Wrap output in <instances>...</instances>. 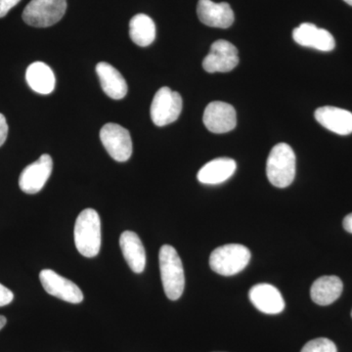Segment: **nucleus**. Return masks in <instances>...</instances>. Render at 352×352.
<instances>
[{"instance_id": "4be33fe9", "label": "nucleus", "mask_w": 352, "mask_h": 352, "mask_svg": "<svg viewBox=\"0 0 352 352\" xmlns=\"http://www.w3.org/2000/svg\"><path fill=\"white\" fill-rule=\"evenodd\" d=\"M300 352H338V349L332 340L318 338L305 344Z\"/></svg>"}, {"instance_id": "4468645a", "label": "nucleus", "mask_w": 352, "mask_h": 352, "mask_svg": "<svg viewBox=\"0 0 352 352\" xmlns=\"http://www.w3.org/2000/svg\"><path fill=\"white\" fill-rule=\"evenodd\" d=\"M250 300L254 307L265 314H279L283 311L285 302L279 289L270 284H258L250 289Z\"/></svg>"}, {"instance_id": "f3484780", "label": "nucleus", "mask_w": 352, "mask_h": 352, "mask_svg": "<svg viewBox=\"0 0 352 352\" xmlns=\"http://www.w3.org/2000/svg\"><path fill=\"white\" fill-rule=\"evenodd\" d=\"M237 164L230 157H219L206 164L197 178L203 184L217 185L226 182L235 173Z\"/></svg>"}, {"instance_id": "0eeeda50", "label": "nucleus", "mask_w": 352, "mask_h": 352, "mask_svg": "<svg viewBox=\"0 0 352 352\" xmlns=\"http://www.w3.org/2000/svg\"><path fill=\"white\" fill-rule=\"evenodd\" d=\"M102 144L115 161L124 163L132 155L131 133L118 124H106L100 131Z\"/></svg>"}, {"instance_id": "dca6fc26", "label": "nucleus", "mask_w": 352, "mask_h": 352, "mask_svg": "<svg viewBox=\"0 0 352 352\" xmlns=\"http://www.w3.org/2000/svg\"><path fill=\"white\" fill-rule=\"evenodd\" d=\"M120 247L129 268L136 274L142 273L146 266V252L138 234L124 231L120 235Z\"/></svg>"}, {"instance_id": "9b49d317", "label": "nucleus", "mask_w": 352, "mask_h": 352, "mask_svg": "<svg viewBox=\"0 0 352 352\" xmlns=\"http://www.w3.org/2000/svg\"><path fill=\"white\" fill-rule=\"evenodd\" d=\"M203 122L212 133H226L233 131L237 124L235 109L226 102H212L204 112Z\"/></svg>"}, {"instance_id": "f03ea898", "label": "nucleus", "mask_w": 352, "mask_h": 352, "mask_svg": "<svg viewBox=\"0 0 352 352\" xmlns=\"http://www.w3.org/2000/svg\"><path fill=\"white\" fill-rule=\"evenodd\" d=\"M266 175L273 186L286 188L296 176V155L291 146L279 143L272 148L266 162Z\"/></svg>"}, {"instance_id": "cd10ccee", "label": "nucleus", "mask_w": 352, "mask_h": 352, "mask_svg": "<svg viewBox=\"0 0 352 352\" xmlns=\"http://www.w3.org/2000/svg\"><path fill=\"white\" fill-rule=\"evenodd\" d=\"M344 2H346L349 6H352V0H344Z\"/></svg>"}, {"instance_id": "20e7f679", "label": "nucleus", "mask_w": 352, "mask_h": 352, "mask_svg": "<svg viewBox=\"0 0 352 352\" xmlns=\"http://www.w3.org/2000/svg\"><path fill=\"white\" fill-rule=\"evenodd\" d=\"M251 252L245 245L228 244L217 248L210 256V266L217 274L233 276L245 270L251 261Z\"/></svg>"}, {"instance_id": "393cba45", "label": "nucleus", "mask_w": 352, "mask_h": 352, "mask_svg": "<svg viewBox=\"0 0 352 352\" xmlns=\"http://www.w3.org/2000/svg\"><path fill=\"white\" fill-rule=\"evenodd\" d=\"M8 135V124H7L6 117L0 113V147L6 142Z\"/></svg>"}, {"instance_id": "aec40b11", "label": "nucleus", "mask_w": 352, "mask_h": 352, "mask_svg": "<svg viewBox=\"0 0 352 352\" xmlns=\"http://www.w3.org/2000/svg\"><path fill=\"white\" fill-rule=\"evenodd\" d=\"M25 80L34 92L43 95L50 94L56 83L52 69L43 62H34L28 67Z\"/></svg>"}, {"instance_id": "423d86ee", "label": "nucleus", "mask_w": 352, "mask_h": 352, "mask_svg": "<svg viewBox=\"0 0 352 352\" xmlns=\"http://www.w3.org/2000/svg\"><path fill=\"white\" fill-rule=\"evenodd\" d=\"M182 106V98L178 92L173 91L170 87H162L153 99L150 110L153 122L157 126L173 124L179 118Z\"/></svg>"}, {"instance_id": "b1692460", "label": "nucleus", "mask_w": 352, "mask_h": 352, "mask_svg": "<svg viewBox=\"0 0 352 352\" xmlns=\"http://www.w3.org/2000/svg\"><path fill=\"white\" fill-rule=\"evenodd\" d=\"M20 1L21 0H0V18L6 17L9 11Z\"/></svg>"}, {"instance_id": "39448f33", "label": "nucleus", "mask_w": 352, "mask_h": 352, "mask_svg": "<svg viewBox=\"0 0 352 352\" xmlns=\"http://www.w3.org/2000/svg\"><path fill=\"white\" fill-rule=\"evenodd\" d=\"M67 0H32L23 11L25 24L34 28H48L64 17Z\"/></svg>"}, {"instance_id": "2eb2a0df", "label": "nucleus", "mask_w": 352, "mask_h": 352, "mask_svg": "<svg viewBox=\"0 0 352 352\" xmlns=\"http://www.w3.org/2000/svg\"><path fill=\"white\" fill-rule=\"evenodd\" d=\"M315 119L322 126L339 135L352 133V113L344 109L325 106L315 111Z\"/></svg>"}, {"instance_id": "a878e982", "label": "nucleus", "mask_w": 352, "mask_h": 352, "mask_svg": "<svg viewBox=\"0 0 352 352\" xmlns=\"http://www.w3.org/2000/svg\"><path fill=\"white\" fill-rule=\"evenodd\" d=\"M342 224H344V228L346 229V231L352 234V214H349L344 217Z\"/></svg>"}, {"instance_id": "7ed1b4c3", "label": "nucleus", "mask_w": 352, "mask_h": 352, "mask_svg": "<svg viewBox=\"0 0 352 352\" xmlns=\"http://www.w3.org/2000/svg\"><path fill=\"white\" fill-rule=\"evenodd\" d=\"M160 270L164 293L171 300L182 298L185 287L182 261L175 248L164 245L159 254Z\"/></svg>"}, {"instance_id": "6ab92c4d", "label": "nucleus", "mask_w": 352, "mask_h": 352, "mask_svg": "<svg viewBox=\"0 0 352 352\" xmlns=\"http://www.w3.org/2000/svg\"><path fill=\"white\" fill-rule=\"evenodd\" d=\"M344 285L342 280L337 276H323L318 278L312 284L310 296L316 305H332L342 295Z\"/></svg>"}, {"instance_id": "a211bd4d", "label": "nucleus", "mask_w": 352, "mask_h": 352, "mask_svg": "<svg viewBox=\"0 0 352 352\" xmlns=\"http://www.w3.org/2000/svg\"><path fill=\"white\" fill-rule=\"evenodd\" d=\"M96 73L104 92L113 100H120L126 97L127 85L126 80L112 65L100 62L97 64Z\"/></svg>"}, {"instance_id": "c85d7f7f", "label": "nucleus", "mask_w": 352, "mask_h": 352, "mask_svg": "<svg viewBox=\"0 0 352 352\" xmlns=\"http://www.w3.org/2000/svg\"><path fill=\"white\" fill-rule=\"evenodd\" d=\"M351 317H352V310H351Z\"/></svg>"}, {"instance_id": "bb28decb", "label": "nucleus", "mask_w": 352, "mask_h": 352, "mask_svg": "<svg viewBox=\"0 0 352 352\" xmlns=\"http://www.w3.org/2000/svg\"><path fill=\"white\" fill-rule=\"evenodd\" d=\"M6 322L7 320L6 317L2 316V315H0V330H1V329L6 325Z\"/></svg>"}, {"instance_id": "f8f14e48", "label": "nucleus", "mask_w": 352, "mask_h": 352, "mask_svg": "<svg viewBox=\"0 0 352 352\" xmlns=\"http://www.w3.org/2000/svg\"><path fill=\"white\" fill-rule=\"evenodd\" d=\"M197 14L201 22L208 27L228 29L234 23L232 8L226 2L199 0Z\"/></svg>"}, {"instance_id": "f257e3e1", "label": "nucleus", "mask_w": 352, "mask_h": 352, "mask_svg": "<svg viewBox=\"0 0 352 352\" xmlns=\"http://www.w3.org/2000/svg\"><path fill=\"white\" fill-rule=\"evenodd\" d=\"M75 244L85 258H95L101 248V219L92 208L83 210L76 219Z\"/></svg>"}, {"instance_id": "412c9836", "label": "nucleus", "mask_w": 352, "mask_h": 352, "mask_svg": "<svg viewBox=\"0 0 352 352\" xmlns=\"http://www.w3.org/2000/svg\"><path fill=\"white\" fill-rule=\"evenodd\" d=\"M129 36L141 47L151 45L156 38V25L149 16L138 14L129 23Z\"/></svg>"}, {"instance_id": "1a4fd4ad", "label": "nucleus", "mask_w": 352, "mask_h": 352, "mask_svg": "<svg viewBox=\"0 0 352 352\" xmlns=\"http://www.w3.org/2000/svg\"><path fill=\"white\" fill-rule=\"evenodd\" d=\"M53 170L52 157L50 155L44 154L39 157L21 173L19 186L25 194L34 195L38 193L47 182Z\"/></svg>"}, {"instance_id": "6e6552de", "label": "nucleus", "mask_w": 352, "mask_h": 352, "mask_svg": "<svg viewBox=\"0 0 352 352\" xmlns=\"http://www.w3.org/2000/svg\"><path fill=\"white\" fill-rule=\"evenodd\" d=\"M239 64L238 50L229 41L219 39L210 46V53L203 61V68L208 73H227Z\"/></svg>"}, {"instance_id": "9d476101", "label": "nucleus", "mask_w": 352, "mask_h": 352, "mask_svg": "<svg viewBox=\"0 0 352 352\" xmlns=\"http://www.w3.org/2000/svg\"><path fill=\"white\" fill-rule=\"evenodd\" d=\"M41 285L46 293L69 303H80L83 294L80 289L71 280L67 279L55 271L44 270L39 274Z\"/></svg>"}, {"instance_id": "ddd939ff", "label": "nucleus", "mask_w": 352, "mask_h": 352, "mask_svg": "<svg viewBox=\"0 0 352 352\" xmlns=\"http://www.w3.org/2000/svg\"><path fill=\"white\" fill-rule=\"evenodd\" d=\"M294 41L305 47L329 52L336 46L335 38L332 34L324 29H319L310 23H303L300 27L296 28L293 32Z\"/></svg>"}, {"instance_id": "5701e85b", "label": "nucleus", "mask_w": 352, "mask_h": 352, "mask_svg": "<svg viewBox=\"0 0 352 352\" xmlns=\"http://www.w3.org/2000/svg\"><path fill=\"white\" fill-rule=\"evenodd\" d=\"M14 300V295L12 292L8 288H6L3 285L0 284V307L4 305H8L9 303L12 302Z\"/></svg>"}]
</instances>
